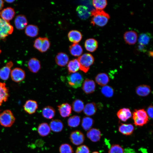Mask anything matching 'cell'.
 <instances>
[{"instance_id":"6da1fadb","label":"cell","mask_w":153,"mask_h":153,"mask_svg":"<svg viewBox=\"0 0 153 153\" xmlns=\"http://www.w3.org/2000/svg\"><path fill=\"white\" fill-rule=\"evenodd\" d=\"M90 13L91 23L94 26L103 27L107 24L110 18L109 14L103 10L93 9Z\"/></svg>"},{"instance_id":"7a4b0ae2","label":"cell","mask_w":153,"mask_h":153,"mask_svg":"<svg viewBox=\"0 0 153 153\" xmlns=\"http://www.w3.org/2000/svg\"><path fill=\"white\" fill-rule=\"evenodd\" d=\"M77 60L79 64V69L85 73L88 71L94 61L93 56L88 53H85L80 56Z\"/></svg>"},{"instance_id":"3957f363","label":"cell","mask_w":153,"mask_h":153,"mask_svg":"<svg viewBox=\"0 0 153 153\" xmlns=\"http://www.w3.org/2000/svg\"><path fill=\"white\" fill-rule=\"evenodd\" d=\"M134 124L137 126H142L148 121V116L144 109L135 110L133 114Z\"/></svg>"},{"instance_id":"277c9868","label":"cell","mask_w":153,"mask_h":153,"mask_svg":"<svg viewBox=\"0 0 153 153\" xmlns=\"http://www.w3.org/2000/svg\"><path fill=\"white\" fill-rule=\"evenodd\" d=\"M66 80L67 85L69 87L77 88L81 86L84 78L81 74L76 72L69 74L66 77Z\"/></svg>"},{"instance_id":"5b68a950","label":"cell","mask_w":153,"mask_h":153,"mask_svg":"<svg viewBox=\"0 0 153 153\" xmlns=\"http://www.w3.org/2000/svg\"><path fill=\"white\" fill-rule=\"evenodd\" d=\"M15 120L13 114L9 110H5L0 114V124L3 127H11Z\"/></svg>"},{"instance_id":"8992f818","label":"cell","mask_w":153,"mask_h":153,"mask_svg":"<svg viewBox=\"0 0 153 153\" xmlns=\"http://www.w3.org/2000/svg\"><path fill=\"white\" fill-rule=\"evenodd\" d=\"M13 27L10 23L0 17V39L4 40L13 31Z\"/></svg>"},{"instance_id":"52a82bcc","label":"cell","mask_w":153,"mask_h":153,"mask_svg":"<svg viewBox=\"0 0 153 153\" xmlns=\"http://www.w3.org/2000/svg\"><path fill=\"white\" fill-rule=\"evenodd\" d=\"M69 138L71 142L74 145H79L82 144L85 139L83 133L79 130H76L71 132Z\"/></svg>"},{"instance_id":"ba28073f","label":"cell","mask_w":153,"mask_h":153,"mask_svg":"<svg viewBox=\"0 0 153 153\" xmlns=\"http://www.w3.org/2000/svg\"><path fill=\"white\" fill-rule=\"evenodd\" d=\"M10 75L12 80L16 82H19L23 80L26 76L24 71L18 67L15 68L11 70Z\"/></svg>"},{"instance_id":"9c48e42d","label":"cell","mask_w":153,"mask_h":153,"mask_svg":"<svg viewBox=\"0 0 153 153\" xmlns=\"http://www.w3.org/2000/svg\"><path fill=\"white\" fill-rule=\"evenodd\" d=\"M123 36L126 43L129 45L134 44L137 42V32L134 31H129L126 32Z\"/></svg>"},{"instance_id":"30bf717a","label":"cell","mask_w":153,"mask_h":153,"mask_svg":"<svg viewBox=\"0 0 153 153\" xmlns=\"http://www.w3.org/2000/svg\"><path fill=\"white\" fill-rule=\"evenodd\" d=\"M95 87V84L94 80L87 78L83 82L82 89L85 94H90L94 92Z\"/></svg>"},{"instance_id":"8fae6325","label":"cell","mask_w":153,"mask_h":153,"mask_svg":"<svg viewBox=\"0 0 153 153\" xmlns=\"http://www.w3.org/2000/svg\"><path fill=\"white\" fill-rule=\"evenodd\" d=\"M23 107L24 110L26 113L31 114L36 111L38 108V105L35 101L29 100L26 101Z\"/></svg>"},{"instance_id":"7c38bea8","label":"cell","mask_w":153,"mask_h":153,"mask_svg":"<svg viewBox=\"0 0 153 153\" xmlns=\"http://www.w3.org/2000/svg\"><path fill=\"white\" fill-rule=\"evenodd\" d=\"M11 61L8 62L6 65L0 69V78L4 80H7L9 77L11 68L13 66Z\"/></svg>"},{"instance_id":"4fadbf2b","label":"cell","mask_w":153,"mask_h":153,"mask_svg":"<svg viewBox=\"0 0 153 153\" xmlns=\"http://www.w3.org/2000/svg\"><path fill=\"white\" fill-rule=\"evenodd\" d=\"M15 14L14 9L10 7H7L0 11L1 18L8 22L14 18Z\"/></svg>"},{"instance_id":"5bb4252c","label":"cell","mask_w":153,"mask_h":153,"mask_svg":"<svg viewBox=\"0 0 153 153\" xmlns=\"http://www.w3.org/2000/svg\"><path fill=\"white\" fill-rule=\"evenodd\" d=\"M27 67L31 72L33 73H36L41 68L40 62L37 58H32L28 61Z\"/></svg>"},{"instance_id":"9a60e30c","label":"cell","mask_w":153,"mask_h":153,"mask_svg":"<svg viewBox=\"0 0 153 153\" xmlns=\"http://www.w3.org/2000/svg\"><path fill=\"white\" fill-rule=\"evenodd\" d=\"M59 112L63 118L69 116L72 112L71 105L68 103H62L57 106Z\"/></svg>"},{"instance_id":"2e32d148","label":"cell","mask_w":153,"mask_h":153,"mask_svg":"<svg viewBox=\"0 0 153 153\" xmlns=\"http://www.w3.org/2000/svg\"><path fill=\"white\" fill-rule=\"evenodd\" d=\"M14 23L16 28L21 30L26 28L27 26L28 22L24 15L20 14L17 15L16 17Z\"/></svg>"},{"instance_id":"e0dca14e","label":"cell","mask_w":153,"mask_h":153,"mask_svg":"<svg viewBox=\"0 0 153 153\" xmlns=\"http://www.w3.org/2000/svg\"><path fill=\"white\" fill-rule=\"evenodd\" d=\"M9 96V90L6 84L0 82V106L7 100Z\"/></svg>"},{"instance_id":"ac0fdd59","label":"cell","mask_w":153,"mask_h":153,"mask_svg":"<svg viewBox=\"0 0 153 153\" xmlns=\"http://www.w3.org/2000/svg\"><path fill=\"white\" fill-rule=\"evenodd\" d=\"M86 135L88 138L92 141L97 142L100 140L101 133L99 129L93 128L88 131Z\"/></svg>"},{"instance_id":"d6986e66","label":"cell","mask_w":153,"mask_h":153,"mask_svg":"<svg viewBox=\"0 0 153 153\" xmlns=\"http://www.w3.org/2000/svg\"><path fill=\"white\" fill-rule=\"evenodd\" d=\"M56 63L61 67L65 66L68 63L69 58L66 53L63 52H59L56 55L55 58Z\"/></svg>"},{"instance_id":"ffe728a7","label":"cell","mask_w":153,"mask_h":153,"mask_svg":"<svg viewBox=\"0 0 153 153\" xmlns=\"http://www.w3.org/2000/svg\"><path fill=\"white\" fill-rule=\"evenodd\" d=\"M117 115L120 120L123 122H126L131 118L132 113L129 109L123 108L118 111Z\"/></svg>"},{"instance_id":"44dd1931","label":"cell","mask_w":153,"mask_h":153,"mask_svg":"<svg viewBox=\"0 0 153 153\" xmlns=\"http://www.w3.org/2000/svg\"><path fill=\"white\" fill-rule=\"evenodd\" d=\"M69 40L73 43L79 42L81 40L82 35L81 33L77 30H72L70 31L68 34Z\"/></svg>"},{"instance_id":"7402d4cb","label":"cell","mask_w":153,"mask_h":153,"mask_svg":"<svg viewBox=\"0 0 153 153\" xmlns=\"http://www.w3.org/2000/svg\"><path fill=\"white\" fill-rule=\"evenodd\" d=\"M84 46L87 51L93 52L95 51L98 47V42L94 39H88L85 41Z\"/></svg>"},{"instance_id":"603a6c76","label":"cell","mask_w":153,"mask_h":153,"mask_svg":"<svg viewBox=\"0 0 153 153\" xmlns=\"http://www.w3.org/2000/svg\"><path fill=\"white\" fill-rule=\"evenodd\" d=\"M134 129V127L131 124H121L118 128L120 132L123 134L126 135L131 134Z\"/></svg>"},{"instance_id":"cb8c5ba5","label":"cell","mask_w":153,"mask_h":153,"mask_svg":"<svg viewBox=\"0 0 153 153\" xmlns=\"http://www.w3.org/2000/svg\"><path fill=\"white\" fill-rule=\"evenodd\" d=\"M49 126L52 131L56 132L61 131L63 128V124L59 119L52 120L50 122Z\"/></svg>"},{"instance_id":"d4e9b609","label":"cell","mask_w":153,"mask_h":153,"mask_svg":"<svg viewBox=\"0 0 153 153\" xmlns=\"http://www.w3.org/2000/svg\"><path fill=\"white\" fill-rule=\"evenodd\" d=\"M76 11L79 17L83 20L88 18L90 14L88 8L84 5L78 6L76 8Z\"/></svg>"},{"instance_id":"484cf974","label":"cell","mask_w":153,"mask_h":153,"mask_svg":"<svg viewBox=\"0 0 153 153\" xmlns=\"http://www.w3.org/2000/svg\"><path fill=\"white\" fill-rule=\"evenodd\" d=\"M151 92L150 87L148 85L143 84L137 86L135 89L136 93L138 95L144 97L148 95Z\"/></svg>"},{"instance_id":"4316f807","label":"cell","mask_w":153,"mask_h":153,"mask_svg":"<svg viewBox=\"0 0 153 153\" xmlns=\"http://www.w3.org/2000/svg\"><path fill=\"white\" fill-rule=\"evenodd\" d=\"M97 109L96 106L94 103H88L84 107L83 112L86 116H92L95 113Z\"/></svg>"},{"instance_id":"83f0119b","label":"cell","mask_w":153,"mask_h":153,"mask_svg":"<svg viewBox=\"0 0 153 153\" xmlns=\"http://www.w3.org/2000/svg\"><path fill=\"white\" fill-rule=\"evenodd\" d=\"M80 65L77 59L70 61L67 65V69L69 74L77 72L79 70Z\"/></svg>"},{"instance_id":"f1b7e54d","label":"cell","mask_w":153,"mask_h":153,"mask_svg":"<svg viewBox=\"0 0 153 153\" xmlns=\"http://www.w3.org/2000/svg\"><path fill=\"white\" fill-rule=\"evenodd\" d=\"M95 80L99 85L104 86L109 82V79L107 75L105 73H100L95 76Z\"/></svg>"},{"instance_id":"f546056e","label":"cell","mask_w":153,"mask_h":153,"mask_svg":"<svg viewBox=\"0 0 153 153\" xmlns=\"http://www.w3.org/2000/svg\"><path fill=\"white\" fill-rule=\"evenodd\" d=\"M25 32L27 36L31 37H34L38 34L39 29L36 26L29 25L26 27Z\"/></svg>"},{"instance_id":"4dcf8cb0","label":"cell","mask_w":153,"mask_h":153,"mask_svg":"<svg viewBox=\"0 0 153 153\" xmlns=\"http://www.w3.org/2000/svg\"><path fill=\"white\" fill-rule=\"evenodd\" d=\"M50 131L49 126L46 123H41L38 126L37 131L41 136L45 137L48 135L50 133Z\"/></svg>"},{"instance_id":"1f68e13d","label":"cell","mask_w":153,"mask_h":153,"mask_svg":"<svg viewBox=\"0 0 153 153\" xmlns=\"http://www.w3.org/2000/svg\"><path fill=\"white\" fill-rule=\"evenodd\" d=\"M42 113L44 118L50 119L54 116L55 114V110L52 107L47 106L43 109Z\"/></svg>"},{"instance_id":"d6a6232c","label":"cell","mask_w":153,"mask_h":153,"mask_svg":"<svg viewBox=\"0 0 153 153\" xmlns=\"http://www.w3.org/2000/svg\"><path fill=\"white\" fill-rule=\"evenodd\" d=\"M69 51L71 55L74 56H80L83 52V49L78 43H73L69 47Z\"/></svg>"},{"instance_id":"836d02e7","label":"cell","mask_w":153,"mask_h":153,"mask_svg":"<svg viewBox=\"0 0 153 153\" xmlns=\"http://www.w3.org/2000/svg\"><path fill=\"white\" fill-rule=\"evenodd\" d=\"M151 37V34L149 33L141 34L139 35L138 39L139 44L145 46L149 43Z\"/></svg>"},{"instance_id":"e575fe53","label":"cell","mask_w":153,"mask_h":153,"mask_svg":"<svg viewBox=\"0 0 153 153\" xmlns=\"http://www.w3.org/2000/svg\"><path fill=\"white\" fill-rule=\"evenodd\" d=\"M72 107L73 110L75 112L79 113L83 110L84 107V103L81 100L75 99L72 103Z\"/></svg>"},{"instance_id":"d590c367","label":"cell","mask_w":153,"mask_h":153,"mask_svg":"<svg viewBox=\"0 0 153 153\" xmlns=\"http://www.w3.org/2000/svg\"><path fill=\"white\" fill-rule=\"evenodd\" d=\"M94 123L93 119L89 117H84L82 120L81 126L84 130L88 131L91 129Z\"/></svg>"},{"instance_id":"8d00e7d4","label":"cell","mask_w":153,"mask_h":153,"mask_svg":"<svg viewBox=\"0 0 153 153\" xmlns=\"http://www.w3.org/2000/svg\"><path fill=\"white\" fill-rule=\"evenodd\" d=\"M80 121V116L77 115H73L68 119V125L70 127H76L79 125Z\"/></svg>"},{"instance_id":"74e56055","label":"cell","mask_w":153,"mask_h":153,"mask_svg":"<svg viewBox=\"0 0 153 153\" xmlns=\"http://www.w3.org/2000/svg\"><path fill=\"white\" fill-rule=\"evenodd\" d=\"M107 4L106 0H94L92 1V4L96 10H103L106 7Z\"/></svg>"},{"instance_id":"f35d334b","label":"cell","mask_w":153,"mask_h":153,"mask_svg":"<svg viewBox=\"0 0 153 153\" xmlns=\"http://www.w3.org/2000/svg\"><path fill=\"white\" fill-rule=\"evenodd\" d=\"M102 94L107 97H112L114 93V90L111 86H103L101 90Z\"/></svg>"},{"instance_id":"ab89813d","label":"cell","mask_w":153,"mask_h":153,"mask_svg":"<svg viewBox=\"0 0 153 153\" xmlns=\"http://www.w3.org/2000/svg\"><path fill=\"white\" fill-rule=\"evenodd\" d=\"M60 153H73L72 146L69 144L64 143L61 144L59 148Z\"/></svg>"},{"instance_id":"60d3db41","label":"cell","mask_w":153,"mask_h":153,"mask_svg":"<svg viewBox=\"0 0 153 153\" xmlns=\"http://www.w3.org/2000/svg\"><path fill=\"white\" fill-rule=\"evenodd\" d=\"M108 153H124L123 148L120 145L114 144L112 145L109 149Z\"/></svg>"},{"instance_id":"b9f144b4","label":"cell","mask_w":153,"mask_h":153,"mask_svg":"<svg viewBox=\"0 0 153 153\" xmlns=\"http://www.w3.org/2000/svg\"><path fill=\"white\" fill-rule=\"evenodd\" d=\"M50 46V42L46 37L42 38V42L41 47L39 51L41 52H44L46 51Z\"/></svg>"},{"instance_id":"7bdbcfd3","label":"cell","mask_w":153,"mask_h":153,"mask_svg":"<svg viewBox=\"0 0 153 153\" xmlns=\"http://www.w3.org/2000/svg\"><path fill=\"white\" fill-rule=\"evenodd\" d=\"M89 148L86 145H80L76 148L75 153H90Z\"/></svg>"},{"instance_id":"ee69618b","label":"cell","mask_w":153,"mask_h":153,"mask_svg":"<svg viewBox=\"0 0 153 153\" xmlns=\"http://www.w3.org/2000/svg\"><path fill=\"white\" fill-rule=\"evenodd\" d=\"M42 42V37H39L35 41L33 46L36 49L40 51Z\"/></svg>"},{"instance_id":"f6af8a7d","label":"cell","mask_w":153,"mask_h":153,"mask_svg":"<svg viewBox=\"0 0 153 153\" xmlns=\"http://www.w3.org/2000/svg\"><path fill=\"white\" fill-rule=\"evenodd\" d=\"M146 113L148 116L150 118H153V106L152 105H150L148 107L147 109Z\"/></svg>"},{"instance_id":"bcb514c9","label":"cell","mask_w":153,"mask_h":153,"mask_svg":"<svg viewBox=\"0 0 153 153\" xmlns=\"http://www.w3.org/2000/svg\"><path fill=\"white\" fill-rule=\"evenodd\" d=\"M137 48V50L139 51L143 52L146 51V47L145 46L139 44Z\"/></svg>"},{"instance_id":"7dc6e473","label":"cell","mask_w":153,"mask_h":153,"mask_svg":"<svg viewBox=\"0 0 153 153\" xmlns=\"http://www.w3.org/2000/svg\"><path fill=\"white\" fill-rule=\"evenodd\" d=\"M4 6V2L3 1L0 0V11L2 9Z\"/></svg>"},{"instance_id":"c3c4849f","label":"cell","mask_w":153,"mask_h":153,"mask_svg":"<svg viewBox=\"0 0 153 153\" xmlns=\"http://www.w3.org/2000/svg\"><path fill=\"white\" fill-rule=\"evenodd\" d=\"M5 1L8 3H13L15 1L14 0H5Z\"/></svg>"},{"instance_id":"681fc988","label":"cell","mask_w":153,"mask_h":153,"mask_svg":"<svg viewBox=\"0 0 153 153\" xmlns=\"http://www.w3.org/2000/svg\"><path fill=\"white\" fill-rule=\"evenodd\" d=\"M92 153H99V152H97V151H95V152H93Z\"/></svg>"},{"instance_id":"f907efd6","label":"cell","mask_w":153,"mask_h":153,"mask_svg":"<svg viewBox=\"0 0 153 153\" xmlns=\"http://www.w3.org/2000/svg\"><path fill=\"white\" fill-rule=\"evenodd\" d=\"M1 50H0V54L1 53Z\"/></svg>"}]
</instances>
